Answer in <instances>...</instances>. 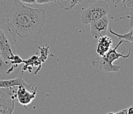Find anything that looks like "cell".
<instances>
[{"instance_id":"6da1fadb","label":"cell","mask_w":133,"mask_h":114,"mask_svg":"<svg viewBox=\"0 0 133 114\" xmlns=\"http://www.w3.org/2000/svg\"><path fill=\"white\" fill-rule=\"evenodd\" d=\"M5 19L15 35L21 38H30L41 32L45 25L46 13L43 9L14 0Z\"/></svg>"},{"instance_id":"7a4b0ae2","label":"cell","mask_w":133,"mask_h":114,"mask_svg":"<svg viewBox=\"0 0 133 114\" xmlns=\"http://www.w3.org/2000/svg\"><path fill=\"white\" fill-rule=\"evenodd\" d=\"M16 35L6 19L0 17V54L7 63L16 54ZM11 64V63H10Z\"/></svg>"},{"instance_id":"3957f363","label":"cell","mask_w":133,"mask_h":114,"mask_svg":"<svg viewBox=\"0 0 133 114\" xmlns=\"http://www.w3.org/2000/svg\"><path fill=\"white\" fill-rule=\"evenodd\" d=\"M110 11L109 5L104 0H98L82 11L81 20L82 23L88 25L104 16H107Z\"/></svg>"},{"instance_id":"277c9868","label":"cell","mask_w":133,"mask_h":114,"mask_svg":"<svg viewBox=\"0 0 133 114\" xmlns=\"http://www.w3.org/2000/svg\"><path fill=\"white\" fill-rule=\"evenodd\" d=\"M17 86L0 88V114H13L16 99Z\"/></svg>"},{"instance_id":"5b68a950","label":"cell","mask_w":133,"mask_h":114,"mask_svg":"<svg viewBox=\"0 0 133 114\" xmlns=\"http://www.w3.org/2000/svg\"><path fill=\"white\" fill-rule=\"evenodd\" d=\"M109 23V20L107 16H104L97 21L91 22L89 24L91 35L95 39H98L101 36L107 35Z\"/></svg>"},{"instance_id":"8992f818","label":"cell","mask_w":133,"mask_h":114,"mask_svg":"<svg viewBox=\"0 0 133 114\" xmlns=\"http://www.w3.org/2000/svg\"><path fill=\"white\" fill-rule=\"evenodd\" d=\"M19 65L7 63L0 54V80L19 77Z\"/></svg>"},{"instance_id":"52a82bcc","label":"cell","mask_w":133,"mask_h":114,"mask_svg":"<svg viewBox=\"0 0 133 114\" xmlns=\"http://www.w3.org/2000/svg\"><path fill=\"white\" fill-rule=\"evenodd\" d=\"M91 64L94 67L97 68L99 70L103 71L105 73H115L119 71L121 69L120 65H114L113 63H109L103 58L101 56L92 57L89 59Z\"/></svg>"},{"instance_id":"ba28073f","label":"cell","mask_w":133,"mask_h":114,"mask_svg":"<svg viewBox=\"0 0 133 114\" xmlns=\"http://www.w3.org/2000/svg\"><path fill=\"white\" fill-rule=\"evenodd\" d=\"M37 90H29L23 86H17L15 91V96L17 101L23 106L29 105L36 98Z\"/></svg>"},{"instance_id":"9c48e42d","label":"cell","mask_w":133,"mask_h":114,"mask_svg":"<svg viewBox=\"0 0 133 114\" xmlns=\"http://www.w3.org/2000/svg\"><path fill=\"white\" fill-rule=\"evenodd\" d=\"M17 86H24L25 88L31 92L37 90V87L32 85L26 83L21 77L14 78V79L0 80V88H9Z\"/></svg>"},{"instance_id":"30bf717a","label":"cell","mask_w":133,"mask_h":114,"mask_svg":"<svg viewBox=\"0 0 133 114\" xmlns=\"http://www.w3.org/2000/svg\"><path fill=\"white\" fill-rule=\"evenodd\" d=\"M123 42H124L123 40H120V41L118 42V44L115 46V48H111L109 50V51L105 55V56H102L103 58L105 60L106 62H107L109 63H113L115 61H116V60L118 59H120V58H124V59L129 58L130 56V53H131V49L130 48L129 49V52H128L127 54H126V55L123 54L125 50H124L122 53H119L117 51V49H118V48L120 46L121 44Z\"/></svg>"},{"instance_id":"8fae6325","label":"cell","mask_w":133,"mask_h":114,"mask_svg":"<svg viewBox=\"0 0 133 114\" xmlns=\"http://www.w3.org/2000/svg\"><path fill=\"white\" fill-rule=\"evenodd\" d=\"M113 45V41L110 37L107 35L103 36L98 38V42L96 48V53L99 56H104L109 51Z\"/></svg>"},{"instance_id":"7c38bea8","label":"cell","mask_w":133,"mask_h":114,"mask_svg":"<svg viewBox=\"0 0 133 114\" xmlns=\"http://www.w3.org/2000/svg\"><path fill=\"white\" fill-rule=\"evenodd\" d=\"M109 32L111 34L114 35L115 36L117 37L120 40H123L124 42L132 43V28H131L130 31H129V32H127V33H125L124 34H118L117 32H114L111 28H109Z\"/></svg>"},{"instance_id":"4fadbf2b","label":"cell","mask_w":133,"mask_h":114,"mask_svg":"<svg viewBox=\"0 0 133 114\" xmlns=\"http://www.w3.org/2000/svg\"><path fill=\"white\" fill-rule=\"evenodd\" d=\"M10 63L12 65H19L21 64V63H23V59L20 56H18V55H17L16 54H15L13 55V57L11 58Z\"/></svg>"},{"instance_id":"5bb4252c","label":"cell","mask_w":133,"mask_h":114,"mask_svg":"<svg viewBox=\"0 0 133 114\" xmlns=\"http://www.w3.org/2000/svg\"><path fill=\"white\" fill-rule=\"evenodd\" d=\"M124 7H127L130 9V11H132V7H133V0H122Z\"/></svg>"},{"instance_id":"9a60e30c","label":"cell","mask_w":133,"mask_h":114,"mask_svg":"<svg viewBox=\"0 0 133 114\" xmlns=\"http://www.w3.org/2000/svg\"><path fill=\"white\" fill-rule=\"evenodd\" d=\"M52 2H56V0H35V3L39 5L46 4V3H52Z\"/></svg>"},{"instance_id":"2e32d148","label":"cell","mask_w":133,"mask_h":114,"mask_svg":"<svg viewBox=\"0 0 133 114\" xmlns=\"http://www.w3.org/2000/svg\"><path fill=\"white\" fill-rule=\"evenodd\" d=\"M23 3H28V4H34L35 3V0H19Z\"/></svg>"},{"instance_id":"e0dca14e","label":"cell","mask_w":133,"mask_h":114,"mask_svg":"<svg viewBox=\"0 0 133 114\" xmlns=\"http://www.w3.org/2000/svg\"><path fill=\"white\" fill-rule=\"evenodd\" d=\"M126 114H133V107L130 106L129 108L126 109Z\"/></svg>"},{"instance_id":"ac0fdd59","label":"cell","mask_w":133,"mask_h":114,"mask_svg":"<svg viewBox=\"0 0 133 114\" xmlns=\"http://www.w3.org/2000/svg\"><path fill=\"white\" fill-rule=\"evenodd\" d=\"M111 3H113L114 5H117V3L122 2V0H110Z\"/></svg>"},{"instance_id":"d6986e66","label":"cell","mask_w":133,"mask_h":114,"mask_svg":"<svg viewBox=\"0 0 133 114\" xmlns=\"http://www.w3.org/2000/svg\"><path fill=\"white\" fill-rule=\"evenodd\" d=\"M116 114H126V109H124V110H122L121 111H118V112L116 113Z\"/></svg>"},{"instance_id":"ffe728a7","label":"cell","mask_w":133,"mask_h":114,"mask_svg":"<svg viewBox=\"0 0 133 114\" xmlns=\"http://www.w3.org/2000/svg\"><path fill=\"white\" fill-rule=\"evenodd\" d=\"M107 114H116V113H113V112H109Z\"/></svg>"}]
</instances>
